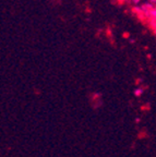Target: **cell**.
<instances>
[{
    "label": "cell",
    "mask_w": 156,
    "mask_h": 157,
    "mask_svg": "<svg viewBox=\"0 0 156 157\" xmlns=\"http://www.w3.org/2000/svg\"><path fill=\"white\" fill-rule=\"evenodd\" d=\"M147 17H151L153 21H156V6H153V7L150 9V11L147 12Z\"/></svg>",
    "instance_id": "6da1fadb"
},
{
    "label": "cell",
    "mask_w": 156,
    "mask_h": 157,
    "mask_svg": "<svg viewBox=\"0 0 156 157\" xmlns=\"http://www.w3.org/2000/svg\"><path fill=\"white\" fill-rule=\"evenodd\" d=\"M143 93H144V90H143V88H141V87H138V88H135V90H134V95L138 96V97H140V96L143 95Z\"/></svg>",
    "instance_id": "7a4b0ae2"
},
{
    "label": "cell",
    "mask_w": 156,
    "mask_h": 157,
    "mask_svg": "<svg viewBox=\"0 0 156 157\" xmlns=\"http://www.w3.org/2000/svg\"><path fill=\"white\" fill-rule=\"evenodd\" d=\"M152 26H153L154 33H155V35H156V21H152Z\"/></svg>",
    "instance_id": "3957f363"
},
{
    "label": "cell",
    "mask_w": 156,
    "mask_h": 157,
    "mask_svg": "<svg viewBox=\"0 0 156 157\" xmlns=\"http://www.w3.org/2000/svg\"><path fill=\"white\" fill-rule=\"evenodd\" d=\"M140 1H141V0H132V2H133L134 5H138V3H140Z\"/></svg>",
    "instance_id": "277c9868"
},
{
    "label": "cell",
    "mask_w": 156,
    "mask_h": 157,
    "mask_svg": "<svg viewBox=\"0 0 156 157\" xmlns=\"http://www.w3.org/2000/svg\"><path fill=\"white\" fill-rule=\"evenodd\" d=\"M150 1H151L152 5H156V0H150Z\"/></svg>",
    "instance_id": "5b68a950"
}]
</instances>
